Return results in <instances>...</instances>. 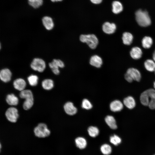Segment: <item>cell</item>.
Listing matches in <instances>:
<instances>
[{
  "mask_svg": "<svg viewBox=\"0 0 155 155\" xmlns=\"http://www.w3.org/2000/svg\"><path fill=\"white\" fill-rule=\"evenodd\" d=\"M42 88L46 90H50L54 87V82L52 80L46 79L43 80L42 82Z\"/></svg>",
  "mask_w": 155,
  "mask_h": 155,
  "instance_id": "obj_22",
  "label": "cell"
},
{
  "mask_svg": "<svg viewBox=\"0 0 155 155\" xmlns=\"http://www.w3.org/2000/svg\"><path fill=\"white\" fill-rule=\"evenodd\" d=\"M5 115L7 120L13 123L16 122L19 117L18 110L13 107L8 108L5 111Z\"/></svg>",
  "mask_w": 155,
  "mask_h": 155,
  "instance_id": "obj_5",
  "label": "cell"
},
{
  "mask_svg": "<svg viewBox=\"0 0 155 155\" xmlns=\"http://www.w3.org/2000/svg\"><path fill=\"white\" fill-rule=\"evenodd\" d=\"M133 80L137 81H139L141 78V75L140 72L136 69L133 68H129L127 71Z\"/></svg>",
  "mask_w": 155,
  "mask_h": 155,
  "instance_id": "obj_12",
  "label": "cell"
},
{
  "mask_svg": "<svg viewBox=\"0 0 155 155\" xmlns=\"http://www.w3.org/2000/svg\"><path fill=\"white\" fill-rule=\"evenodd\" d=\"M100 150L103 154L109 155L111 153L112 149L111 147L109 145L105 144L101 146Z\"/></svg>",
  "mask_w": 155,
  "mask_h": 155,
  "instance_id": "obj_28",
  "label": "cell"
},
{
  "mask_svg": "<svg viewBox=\"0 0 155 155\" xmlns=\"http://www.w3.org/2000/svg\"><path fill=\"white\" fill-rule=\"evenodd\" d=\"M34 102V98L26 99L23 103V108L25 110L30 109L33 106Z\"/></svg>",
  "mask_w": 155,
  "mask_h": 155,
  "instance_id": "obj_31",
  "label": "cell"
},
{
  "mask_svg": "<svg viewBox=\"0 0 155 155\" xmlns=\"http://www.w3.org/2000/svg\"><path fill=\"white\" fill-rule=\"evenodd\" d=\"M63 0H51V1L52 2H55L57 1H61Z\"/></svg>",
  "mask_w": 155,
  "mask_h": 155,
  "instance_id": "obj_39",
  "label": "cell"
},
{
  "mask_svg": "<svg viewBox=\"0 0 155 155\" xmlns=\"http://www.w3.org/2000/svg\"></svg>",
  "mask_w": 155,
  "mask_h": 155,
  "instance_id": "obj_42",
  "label": "cell"
},
{
  "mask_svg": "<svg viewBox=\"0 0 155 155\" xmlns=\"http://www.w3.org/2000/svg\"><path fill=\"white\" fill-rule=\"evenodd\" d=\"M142 46L144 48L146 49H149L152 45L153 40L151 37L146 36L142 39Z\"/></svg>",
  "mask_w": 155,
  "mask_h": 155,
  "instance_id": "obj_24",
  "label": "cell"
},
{
  "mask_svg": "<svg viewBox=\"0 0 155 155\" xmlns=\"http://www.w3.org/2000/svg\"><path fill=\"white\" fill-rule=\"evenodd\" d=\"M144 65L146 69L149 71L152 72L155 70V62L151 59L146 60L144 63Z\"/></svg>",
  "mask_w": 155,
  "mask_h": 155,
  "instance_id": "obj_25",
  "label": "cell"
},
{
  "mask_svg": "<svg viewBox=\"0 0 155 155\" xmlns=\"http://www.w3.org/2000/svg\"><path fill=\"white\" fill-rule=\"evenodd\" d=\"M76 146L80 149L85 148L86 146L87 142L85 138L82 137H78L75 140Z\"/></svg>",
  "mask_w": 155,
  "mask_h": 155,
  "instance_id": "obj_21",
  "label": "cell"
},
{
  "mask_svg": "<svg viewBox=\"0 0 155 155\" xmlns=\"http://www.w3.org/2000/svg\"><path fill=\"white\" fill-rule=\"evenodd\" d=\"M130 54L133 59H138L141 57L142 53L140 48L138 47H134L131 49Z\"/></svg>",
  "mask_w": 155,
  "mask_h": 155,
  "instance_id": "obj_16",
  "label": "cell"
},
{
  "mask_svg": "<svg viewBox=\"0 0 155 155\" xmlns=\"http://www.w3.org/2000/svg\"></svg>",
  "mask_w": 155,
  "mask_h": 155,
  "instance_id": "obj_41",
  "label": "cell"
},
{
  "mask_svg": "<svg viewBox=\"0 0 155 155\" xmlns=\"http://www.w3.org/2000/svg\"><path fill=\"white\" fill-rule=\"evenodd\" d=\"M90 1L94 4H99L102 2V0H90Z\"/></svg>",
  "mask_w": 155,
  "mask_h": 155,
  "instance_id": "obj_37",
  "label": "cell"
},
{
  "mask_svg": "<svg viewBox=\"0 0 155 155\" xmlns=\"http://www.w3.org/2000/svg\"><path fill=\"white\" fill-rule=\"evenodd\" d=\"M153 58L155 62V50L154 51L153 54Z\"/></svg>",
  "mask_w": 155,
  "mask_h": 155,
  "instance_id": "obj_38",
  "label": "cell"
},
{
  "mask_svg": "<svg viewBox=\"0 0 155 155\" xmlns=\"http://www.w3.org/2000/svg\"><path fill=\"white\" fill-rule=\"evenodd\" d=\"M11 72L9 69L6 68L1 70L0 78L2 82L5 83L9 82L11 80Z\"/></svg>",
  "mask_w": 155,
  "mask_h": 155,
  "instance_id": "obj_7",
  "label": "cell"
},
{
  "mask_svg": "<svg viewBox=\"0 0 155 155\" xmlns=\"http://www.w3.org/2000/svg\"><path fill=\"white\" fill-rule=\"evenodd\" d=\"M140 100L143 105L145 106H148L149 101V96L146 90L144 91L141 94Z\"/></svg>",
  "mask_w": 155,
  "mask_h": 155,
  "instance_id": "obj_27",
  "label": "cell"
},
{
  "mask_svg": "<svg viewBox=\"0 0 155 155\" xmlns=\"http://www.w3.org/2000/svg\"><path fill=\"white\" fill-rule=\"evenodd\" d=\"M102 29L105 33L109 34H111L115 32L116 29V26L114 23L106 22L102 25Z\"/></svg>",
  "mask_w": 155,
  "mask_h": 155,
  "instance_id": "obj_6",
  "label": "cell"
},
{
  "mask_svg": "<svg viewBox=\"0 0 155 155\" xmlns=\"http://www.w3.org/2000/svg\"><path fill=\"white\" fill-rule=\"evenodd\" d=\"M29 5L35 8H38L42 5L43 0H28Z\"/></svg>",
  "mask_w": 155,
  "mask_h": 155,
  "instance_id": "obj_33",
  "label": "cell"
},
{
  "mask_svg": "<svg viewBox=\"0 0 155 155\" xmlns=\"http://www.w3.org/2000/svg\"><path fill=\"white\" fill-rule=\"evenodd\" d=\"M110 141L111 143L114 145L117 146L121 143V139L117 135L114 134L110 136Z\"/></svg>",
  "mask_w": 155,
  "mask_h": 155,
  "instance_id": "obj_32",
  "label": "cell"
},
{
  "mask_svg": "<svg viewBox=\"0 0 155 155\" xmlns=\"http://www.w3.org/2000/svg\"><path fill=\"white\" fill-rule=\"evenodd\" d=\"M30 66L34 70L42 72L45 69L46 65L43 59L39 58H35L31 62Z\"/></svg>",
  "mask_w": 155,
  "mask_h": 155,
  "instance_id": "obj_4",
  "label": "cell"
},
{
  "mask_svg": "<svg viewBox=\"0 0 155 155\" xmlns=\"http://www.w3.org/2000/svg\"><path fill=\"white\" fill-rule=\"evenodd\" d=\"M103 63L100 57L97 55L92 56L90 60V63L92 66L96 68L100 67Z\"/></svg>",
  "mask_w": 155,
  "mask_h": 155,
  "instance_id": "obj_11",
  "label": "cell"
},
{
  "mask_svg": "<svg viewBox=\"0 0 155 155\" xmlns=\"http://www.w3.org/2000/svg\"><path fill=\"white\" fill-rule=\"evenodd\" d=\"M19 96L21 98L25 99L34 98L32 91L28 89L24 90L21 91L19 94Z\"/></svg>",
  "mask_w": 155,
  "mask_h": 155,
  "instance_id": "obj_26",
  "label": "cell"
},
{
  "mask_svg": "<svg viewBox=\"0 0 155 155\" xmlns=\"http://www.w3.org/2000/svg\"><path fill=\"white\" fill-rule=\"evenodd\" d=\"M5 100L7 104L11 106H16L19 102L18 98L13 94H8L6 96Z\"/></svg>",
  "mask_w": 155,
  "mask_h": 155,
  "instance_id": "obj_15",
  "label": "cell"
},
{
  "mask_svg": "<svg viewBox=\"0 0 155 155\" xmlns=\"http://www.w3.org/2000/svg\"><path fill=\"white\" fill-rule=\"evenodd\" d=\"M123 102L125 105L130 109L133 108L136 104L134 99L131 96H128L125 98Z\"/></svg>",
  "mask_w": 155,
  "mask_h": 155,
  "instance_id": "obj_19",
  "label": "cell"
},
{
  "mask_svg": "<svg viewBox=\"0 0 155 155\" xmlns=\"http://www.w3.org/2000/svg\"><path fill=\"white\" fill-rule=\"evenodd\" d=\"M105 121L108 126L111 129H117V126L115 118L111 115L107 116L105 118Z\"/></svg>",
  "mask_w": 155,
  "mask_h": 155,
  "instance_id": "obj_18",
  "label": "cell"
},
{
  "mask_svg": "<svg viewBox=\"0 0 155 155\" xmlns=\"http://www.w3.org/2000/svg\"><path fill=\"white\" fill-rule=\"evenodd\" d=\"M35 135L39 138H43L47 137L51 134L50 130L48 128L46 124L40 123L35 127L34 129Z\"/></svg>",
  "mask_w": 155,
  "mask_h": 155,
  "instance_id": "obj_3",
  "label": "cell"
},
{
  "mask_svg": "<svg viewBox=\"0 0 155 155\" xmlns=\"http://www.w3.org/2000/svg\"><path fill=\"white\" fill-rule=\"evenodd\" d=\"M38 77L35 75L32 74L27 78V80L30 85L32 86H36L38 83Z\"/></svg>",
  "mask_w": 155,
  "mask_h": 155,
  "instance_id": "obj_29",
  "label": "cell"
},
{
  "mask_svg": "<svg viewBox=\"0 0 155 155\" xmlns=\"http://www.w3.org/2000/svg\"><path fill=\"white\" fill-rule=\"evenodd\" d=\"M125 78L128 82L130 83L133 80L131 76L127 73L125 75Z\"/></svg>",
  "mask_w": 155,
  "mask_h": 155,
  "instance_id": "obj_35",
  "label": "cell"
},
{
  "mask_svg": "<svg viewBox=\"0 0 155 155\" xmlns=\"http://www.w3.org/2000/svg\"><path fill=\"white\" fill-rule=\"evenodd\" d=\"M113 12L117 14L121 12L123 10V6L121 3L118 1H114L112 3Z\"/></svg>",
  "mask_w": 155,
  "mask_h": 155,
  "instance_id": "obj_20",
  "label": "cell"
},
{
  "mask_svg": "<svg viewBox=\"0 0 155 155\" xmlns=\"http://www.w3.org/2000/svg\"><path fill=\"white\" fill-rule=\"evenodd\" d=\"M49 66L51 69H58L59 68H63L64 67L65 65L63 62L59 59H53L52 62L49 64Z\"/></svg>",
  "mask_w": 155,
  "mask_h": 155,
  "instance_id": "obj_17",
  "label": "cell"
},
{
  "mask_svg": "<svg viewBox=\"0 0 155 155\" xmlns=\"http://www.w3.org/2000/svg\"><path fill=\"white\" fill-rule=\"evenodd\" d=\"M146 91L148 94L149 101L148 106L151 109H155V90L153 89H150Z\"/></svg>",
  "mask_w": 155,
  "mask_h": 155,
  "instance_id": "obj_10",
  "label": "cell"
},
{
  "mask_svg": "<svg viewBox=\"0 0 155 155\" xmlns=\"http://www.w3.org/2000/svg\"><path fill=\"white\" fill-rule=\"evenodd\" d=\"M135 19L138 24L142 27H147L151 24V20L148 12L141 9L135 13Z\"/></svg>",
  "mask_w": 155,
  "mask_h": 155,
  "instance_id": "obj_1",
  "label": "cell"
},
{
  "mask_svg": "<svg viewBox=\"0 0 155 155\" xmlns=\"http://www.w3.org/2000/svg\"><path fill=\"white\" fill-rule=\"evenodd\" d=\"M13 85L16 89L21 92L25 90L26 86V83L23 79L18 78L13 81Z\"/></svg>",
  "mask_w": 155,
  "mask_h": 155,
  "instance_id": "obj_9",
  "label": "cell"
},
{
  "mask_svg": "<svg viewBox=\"0 0 155 155\" xmlns=\"http://www.w3.org/2000/svg\"><path fill=\"white\" fill-rule=\"evenodd\" d=\"M63 108L65 112L69 115H73L77 111V108L71 102H68L66 103L64 105Z\"/></svg>",
  "mask_w": 155,
  "mask_h": 155,
  "instance_id": "obj_8",
  "label": "cell"
},
{
  "mask_svg": "<svg viewBox=\"0 0 155 155\" xmlns=\"http://www.w3.org/2000/svg\"><path fill=\"white\" fill-rule=\"evenodd\" d=\"M154 87L155 89V81L154 83Z\"/></svg>",
  "mask_w": 155,
  "mask_h": 155,
  "instance_id": "obj_40",
  "label": "cell"
},
{
  "mask_svg": "<svg viewBox=\"0 0 155 155\" xmlns=\"http://www.w3.org/2000/svg\"><path fill=\"white\" fill-rule=\"evenodd\" d=\"M79 39L81 42L86 43L92 49H95L98 44V39L94 34H82Z\"/></svg>",
  "mask_w": 155,
  "mask_h": 155,
  "instance_id": "obj_2",
  "label": "cell"
},
{
  "mask_svg": "<svg viewBox=\"0 0 155 155\" xmlns=\"http://www.w3.org/2000/svg\"><path fill=\"white\" fill-rule=\"evenodd\" d=\"M133 39L132 35L128 32H125L123 34L122 39L124 44L129 45L132 42Z\"/></svg>",
  "mask_w": 155,
  "mask_h": 155,
  "instance_id": "obj_23",
  "label": "cell"
},
{
  "mask_svg": "<svg viewBox=\"0 0 155 155\" xmlns=\"http://www.w3.org/2000/svg\"><path fill=\"white\" fill-rule=\"evenodd\" d=\"M88 131L89 135L92 137H96L99 133V131L98 129L96 127L91 126L88 129Z\"/></svg>",
  "mask_w": 155,
  "mask_h": 155,
  "instance_id": "obj_30",
  "label": "cell"
},
{
  "mask_svg": "<svg viewBox=\"0 0 155 155\" xmlns=\"http://www.w3.org/2000/svg\"><path fill=\"white\" fill-rule=\"evenodd\" d=\"M82 107L84 109L89 110L92 108V106L90 102L88 100L84 99L83 100L82 102Z\"/></svg>",
  "mask_w": 155,
  "mask_h": 155,
  "instance_id": "obj_34",
  "label": "cell"
},
{
  "mask_svg": "<svg viewBox=\"0 0 155 155\" xmlns=\"http://www.w3.org/2000/svg\"><path fill=\"white\" fill-rule=\"evenodd\" d=\"M42 22L44 26L47 30H51L54 27V23L53 19L50 17H44L42 19Z\"/></svg>",
  "mask_w": 155,
  "mask_h": 155,
  "instance_id": "obj_13",
  "label": "cell"
},
{
  "mask_svg": "<svg viewBox=\"0 0 155 155\" xmlns=\"http://www.w3.org/2000/svg\"><path fill=\"white\" fill-rule=\"evenodd\" d=\"M52 72L56 75H59L60 73V71L58 69H51Z\"/></svg>",
  "mask_w": 155,
  "mask_h": 155,
  "instance_id": "obj_36",
  "label": "cell"
},
{
  "mask_svg": "<svg viewBox=\"0 0 155 155\" xmlns=\"http://www.w3.org/2000/svg\"><path fill=\"white\" fill-rule=\"evenodd\" d=\"M111 110L114 112L120 111L123 108V105L121 101L118 100H114L110 105Z\"/></svg>",
  "mask_w": 155,
  "mask_h": 155,
  "instance_id": "obj_14",
  "label": "cell"
}]
</instances>
